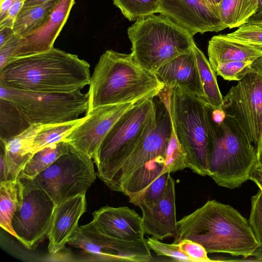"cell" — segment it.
Instances as JSON below:
<instances>
[{
    "mask_svg": "<svg viewBox=\"0 0 262 262\" xmlns=\"http://www.w3.org/2000/svg\"><path fill=\"white\" fill-rule=\"evenodd\" d=\"M90 66L59 49L11 58L0 70V85L23 91L68 93L89 85Z\"/></svg>",
    "mask_w": 262,
    "mask_h": 262,
    "instance_id": "obj_1",
    "label": "cell"
},
{
    "mask_svg": "<svg viewBox=\"0 0 262 262\" xmlns=\"http://www.w3.org/2000/svg\"><path fill=\"white\" fill-rule=\"evenodd\" d=\"M174 244L187 239L202 245L208 253H224L244 258L259 248L248 221L235 209L215 200L177 221Z\"/></svg>",
    "mask_w": 262,
    "mask_h": 262,
    "instance_id": "obj_2",
    "label": "cell"
},
{
    "mask_svg": "<svg viewBox=\"0 0 262 262\" xmlns=\"http://www.w3.org/2000/svg\"><path fill=\"white\" fill-rule=\"evenodd\" d=\"M89 85L88 112L100 106L154 98L164 88L156 73L141 66L131 53L112 50L101 55Z\"/></svg>",
    "mask_w": 262,
    "mask_h": 262,
    "instance_id": "obj_3",
    "label": "cell"
},
{
    "mask_svg": "<svg viewBox=\"0 0 262 262\" xmlns=\"http://www.w3.org/2000/svg\"><path fill=\"white\" fill-rule=\"evenodd\" d=\"M209 131L208 176L222 187L238 188L257 164L256 150L244 132L220 107L206 103Z\"/></svg>",
    "mask_w": 262,
    "mask_h": 262,
    "instance_id": "obj_4",
    "label": "cell"
},
{
    "mask_svg": "<svg viewBox=\"0 0 262 262\" xmlns=\"http://www.w3.org/2000/svg\"><path fill=\"white\" fill-rule=\"evenodd\" d=\"M127 34L135 60L155 73L195 44L189 31L160 14L137 19L128 28Z\"/></svg>",
    "mask_w": 262,
    "mask_h": 262,
    "instance_id": "obj_5",
    "label": "cell"
},
{
    "mask_svg": "<svg viewBox=\"0 0 262 262\" xmlns=\"http://www.w3.org/2000/svg\"><path fill=\"white\" fill-rule=\"evenodd\" d=\"M153 98L139 101L124 113L101 143L94 162L97 176L107 186L127 156L156 127Z\"/></svg>",
    "mask_w": 262,
    "mask_h": 262,
    "instance_id": "obj_6",
    "label": "cell"
},
{
    "mask_svg": "<svg viewBox=\"0 0 262 262\" xmlns=\"http://www.w3.org/2000/svg\"><path fill=\"white\" fill-rule=\"evenodd\" d=\"M171 120L186 155L188 168L208 176L209 131L206 102L176 88L165 92Z\"/></svg>",
    "mask_w": 262,
    "mask_h": 262,
    "instance_id": "obj_7",
    "label": "cell"
},
{
    "mask_svg": "<svg viewBox=\"0 0 262 262\" xmlns=\"http://www.w3.org/2000/svg\"><path fill=\"white\" fill-rule=\"evenodd\" d=\"M0 98L12 103L30 125L68 122L89 109L88 93L81 90L68 93L23 91L0 85Z\"/></svg>",
    "mask_w": 262,
    "mask_h": 262,
    "instance_id": "obj_8",
    "label": "cell"
},
{
    "mask_svg": "<svg viewBox=\"0 0 262 262\" xmlns=\"http://www.w3.org/2000/svg\"><path fill=\"white\" fill-rule=\"evenodd\" d=\"M69 146L67 153L61 156L33 179L56 205L86 193L97 176L94 160Z\"/></svg>",
    "mask_w": 262,
    "mask_h": 262,
    "instance_id": "obj_9",
    "label": "cell"
},
{
    "mask_svg": "<svg viewBox=\"0 0 262 262\" xmlns=\"http://www.w3.org/2000/svg\"><path fill=\"white\" fill-rule=\"evenodd\" d=\"M18 178L24 185V200L12 225L17 239L27 249L34 250L47 237L56 205L33 180Z\"/></svg>",
    "mask_w": 262,
    "mask_h": 262,
    "instance_id": "obj_10",
    "label": "cell"
},
{
    "mask_svg": "<svg viewBox=\"0 0 262 262\" xmlns=\"http://www.w3.org/2000/svg\"><path fill=\"white\" fill-rule=\"evenodd\" d=\"M68 244L83 250L92 261L149 262L152 259L144 238L134 241L115 238L100 233L91 222L78 226Z\"/></svg>",
    "mask_w": 262,
    "mask_h": 262,
    "instance_id": "obj_11",
    "label": "cell"
},
{
    "mask_svg": "<svg viewBox=\"0 0 262 262\" xmlns=\"http://www.w3.org/2000/svg\"><path fill=\"white\" fill-rule=\"evenodd\" d=\"M221 108L236 121L256 149L262 133V76L248 73L230 89Z\"/></svg>",
    "mask_w": 262,
    "mask_h": 262,
    "instance_id": "obj_12",
    "label": "cell"
},
{
    "mask_svg": "<svg viewBox=\"0 0 262 262\" xmlns=\"http://www.w3.org/2000/svg\"><path fill=\"white\" fill-rule=\"evenodd\" d=\"M157 117L156 127L123 161L107 186L111 189L119 191L121 185L138 169L155 159H165L171 130L170 115L165 97L160 98Z\"/></svg>",
    "mask_w": 262,
    "mask_h": 262,
    "instance_id": "obj_13",
    "label": "cell"
},
{
    "mask_svg": "<svg viewBox=\"0 0 262 262\" xmlns=\"http://www.w3.org/2000/svg\"><path fill=\"white\" fill-rule=\"evenodd\" d=\"M137 103L106 105L92 109L86 113L83 120L64 141L76 150L94 160L101 143L113 125L124 113Z\"/></svg>",
    "mask_w": 262,
    "mask_h": 262,
    "instance_id": "obj_14",
    "label": "cell"
},
{
    "mask_svg": "<svg viewBox=\"0 0 262 262\" xmlns=\"http://www.w3.org/2000/svg\"><path fill=\"white\" fill-rule=\"evenodd\" d=\"M158 13L169 18L193 35L227 28L204 0H160Z\"/></svg>",
    "mask_w": 262,
    "mask_h": 262,
    "instance_id": "obj_15",
    "label": "cell"
},
{
    "mask_svg": "<svg viewBox=\"0 0 262 262\" xmlns=\"http://www.w3.org/2000/svg\"><path fill=\"white\" fill-rule=\"evenodd\" d=\"M74 4L75 0H59L39 26L20 37L12 57L40 53L53 48Z\"/></svg>",
    "mask_w": 262,
    "mask_h": 262,
    "instance_id": "obj_16",
    "label": "cell"
},
{
    "mask_svg": "<svg viewBox=\"0 0 262 262\" xmlns=\"http://www.w3.org/2000/svg\"><path fill=\"white\" fill-rule=\"evenodd\" d=\"M174 187V181L170 176L165 192L157 201L137 205L142 212L145 233L159 240L178 234Z\"/></svg>",
    "mask_w": 262,
    "mask_h": 262,
    "instance_id": "obj_17",
    "label": "cell"
},
{
    "mask_svg": "<svg viewBox=\"0 0 262 262\" xmlns=\"http://www.w3.org/2000/svg\"><path fill=\"white\" fill-rule=\"evenodd\" d=\"M91 223L100 233L115 238L134 241L144 238L142 217L126 206L102 207L93 213Z\"/></svg>",
    "mask_w": 262,
    "mask_h": 262,
    "instance_id": "obj_18",
    "label": "cell"
},
{
    "mask_svg": "<svg viewBox=\"0 0 262 262\" xmlns=\"http://www.w3.org/2000/svg\"><path fill=\"white\" fill-rule=\"evenodd\" d=\"M85 193L70 198L56 205L47 237L50 254L62 250L78 227V222L86 211Z\"/></svg>",
    "mask_w": 262,
    "mask_h": 262,
    "instance_id": "obj_19",
    "label": "cell"
},
{
    "mask_svg": "<svg viewBox=\"0 0 262 262\" xmlns=\"http://www.w3.org/2000/svg\"><path fill=\"white\" fill-rule=\"evenodd\" d=\"M155 73L165 88H176L204 99V91L193 48L165 64Z\"/></svg>",
    "mask_w": 262,
    "mask_h": 262,
    "instance_id": "obj_20",
    "label": "cell"
},
{
    "mask_svg": "<svg viewBox=\"0 0 262 262\" xmlns=\"http://www.w3.org/2000/svg\"><path fill=\"white\" fill-rule=\"evenodd\" d=\"M208 55L214 70L217 64L227 61L252 62L262 56V48L236 41L226 34H220L209 41Z\"/></svg>",
    "mask_w": 262,
    "mask_h": 262,
    "instance_id": "obj_21",
    "label": "cell"
},
{
    "mask_svg": "<svg viewBox=\"0 0 262 262\" xmlns=\"http://www.w3.org/2000/svg\"><path fill=\"white\" fill-rule=\"evenodd\" d=\"M42 126L40 124H32L17 135L7 140H1V145L5 150L10 180L18 178L20 172L33 156V142Z\"/></svg>",
    "mask_w": 262,
    "mask_h": 262,
    "instance_id": "obj_22",
    "label": "cell"
},
{
    "mask_svg": "<svg viewBox=\"0 0 262 262\" xmlns=\"http://www.w3.org/2000/svg\"><path fill=\"white\" fill-rule=\"evenodd\" d=\"M24 190V184L19 178L0 182V226L16 239L12 221L15 213L22 206Z\"/></svg>",
    "mask_w": 262,
    "mask_h": 262,
    "instance_id": "obj_23",
    "label": "cell"
},
{
    "mask_svg": "<svg viewBox=\"0 0 262 262\" xmlns=\"http://www.w3.org/2000/svg\"><path fill=\"white\" fill-rule=\"evenodd\" d=\"M69 148L68 143L62 141L51 144L35 153L26 164L18 178L34 179L61 156L67 153Z\"/></svg>",
    "mask_w": 262,
    "mask_h": 262,
    "instance_id": "obj_24",
    "label": "cell"
},
{
    "mask_svg": "<svg viewBox=\"0 0 262 262\" xmlns=\"http://www.w3.org/2000/svg\"><path fill=\"white\" fill-rule=\"evenodd\" d=\"M193 50L204 91V100L213 107H220L223 98L218 86L215 72L203 52L195 44Z\"/></svg>",
    "mask_w": 262,
    "mask_h": 262,
    "instance_id": "obj_25",
    "label": "cell"
},
{
    "mask_svg": "<svg viewBox=\"0 0 262 262\" xmlns=\"http://www.w3.org/2000/svg\"><path fill=\"white\" fill-rule=\"evenodd\" d=\"M59 0H50L36 6L23 8L13 26L15 33L20 37L39 26L54 8Z\"/></svg>",
    "mask_w": 262,
    "mask_h": 262,
    "instance_id": "obj_26",
    "label": "cell"
},
{
    "mask_svg": "<svg viewBox=\"0 0 262 262\" xmlns=\"http://www.w3.org/2000/svg\"><path fill=\"white\" fill-rule=\"evenodd\" d=\"M84 118V117L68 122L42 125L33 142V155L51 144L64 141Z\"/></svg>",
    "mask_w": 262,
    "mask_h": 262,
    "instance_id": "obj_27",
    "label": "cell"
},
{
    "mask_svg": "<svg viewBox=\"0 0 262 262\" xmlns=\"http://www.w3.org/2000/svg\"><path fill=\"white\" fill-rule=\"evenodd\" d=\"M0 114L1 140H7L17 135L31 125L12 103L1 98Z\"/></svg>",
    "mask_w": 262,
    "mask_h": 262,
    "instance_id": "obj_28",
    "label": "cell"
},
{
    "mask_svg": "<svg viewBox=\"0 0 262 262\" xmlns=\"http://www.w3.org/2000/svg\"><path fill=\"white\" fill-rule=\"evenodd\" d=\"M186 168H188L187 156L177 138L171 121V134L166 150L162 173L166 172H174Z\"/></svg>",
    "mask_w": 262,
    "mask_h": 262,
    "instance_id": "obj_29",
    "label": "cell"
},
{
    "mask_svg": "<svg viewBox=\"0 0 262 262\" xmlns=\"http://www.w3.org/2000/svg\"><path fill=\"white\" fill-rule=\"evenodd\" d=\"M114 4L129 20L158 13L160 0H113Z\"/></svg>",
    "mask_w": 262,
    "mask_h": 262,
    "instance_id": "obj_30",
    "label": "cell"
},
{
    "mask_svg": "<svg viewBox=\"0 0 262 262\" xmlns=\"http://www.w3.org/2000/svg\"><path fill=\"white\" fill-rule=\"evenodd\" d=\"M226 35L236 41L262 48V23L248 21Z\"/></svg>",
    "mask_w": 262,
    "mask_h": 262,
    "instance_id": "obj_31",
    "label": "cell"
},
{
    "mask_svg": "<svg viewBox=\"0 0 262 262\" xmlns=\"http://www.w3.org/2000/svg\"><path fill=\"white\" fill-rule=\"evenodd\" d=\"M251 63L248 61H227L217 64L214 71L225 80L239 81L252 72Z\"/></svg>",
    "mask_w": 262,
    "mask_h": 262,
    "instance_id": "obj_32",
    "label": "cell"
},
{
    "mask_svg": "<svg viewBox=\"0 0 262 262\" xmlns=\"http://www.w3.org/2000/svg\"><path fill=\"white\" fill-rule=\"evenodd\" d=\"M149 248L158 256L171 257L175 261L193 262L192 260L180 249L178 244H167L153 237L146 239Z\"/></svg>",
    "mask_w": 262,
    "mask_h": 262,
    "instance_id": "obj_33",
    "label": "cell"
},
{
    "mask_svg": "<svg viewBox=\"0 0 262 262\" xmlns=\"http://www.w3.org/2000/svg\"><path fill=\"white\" fill-rule=\"evenodd\" d=\"M169 176V172L161 174L132 203L137 206L141 202L152 203L157 201L165 192Z\"/></svg>",
    "mask_w": 262,
    "mask_h": 262,
    "instance_id": "obj_34",
    "label": "cell"
},
{
    "mask_svg": "<svg viewBox=\"0 0 262 262\" xmlns=\"http://www.w3.org/2000/svg\"><path fill=\"white\" fill-rule=\"evenodd\" d=\"M251 229L262 248V190L251 198V211L248 220Z\"/></svg>",
    "mask_w": 262,
    "mask_h": 262,
    "instance_id": "obj_35",
    "label": "cell"
},
{
    "mask_svg": "<svg viewBox=\"0 0 262 262\" xmlns=\"http://www.w3.org/2000/svg\"><path fill=\"white\" fill-rule=\"evenodd\" d=\"M180 249L187 255L193 262H210L207 252L200 244L192 241L183 239L178 243Z\"/></svg>",
    "mask_w": 262,
    "mask_h": 262,
    "instance_id": "obj_36",
    "label": "cell"
},
{
    "mask_svg": "<svg viewBox=\"0 0 262 262\" xmlns=\"http://www.w3.org/2000/svg\"><path fill=\"white\" fill-rule=\"evenodd\" d=\"M240 2L241 0H222L219 7V16L226 28H232Z\"/></svg>",
    "mask_w": 262,
    "mask_h": 262,
    "instance_id": "obj_37",
    "label": "cell"
},
{
    "mask_svg": "<svg viewBox=\"0 0 262 262\" xmlns=\"http://www.w3.org/2000/svg\"><path fill=\"white\" fill-rule=\"evenodd\" d=\"M20 37L15 34L0 46V70L3 69L12 57Z\"/></svg>",
    "mask_w": 262,
    "mask_h": 262,
    "instance_id": "obj_38",
    "label": "cell"
},
{
    "mask_svg": "<svg viewBox=\"0 0 262 262\" xmlns=\"http://www.w3.org/2000/svg\"><path fill=\"white\" fill-rule=\"evenodd\" d=\"M25 0H16L9 9L4 18L0 20V28L11 27L13 28L15 19L23 8Z\"/></svg>",
    "mask_w": 262,
    "mask_h": 262,
    "instance_id": "obj_39",
    "label": "cell"
},
{
    "mask_svg": "<svg viewBox=\"0 0 262 262\" xmlns=\"http://www.w3.org/2000/svg\"><path fill=\"white\" fill-rule=\"evenodd\" d=\"M10 180L9 171L6 162L4 149L1 145L0 182Z\"/></svg>",
    "mask_w": 262,
    "mask_h": 262,
    "instance_id": "obj_40",
    "label": "cell"
},
{
    "mask_svg": "<svg viewBox=\"0 0 262 262\" xmlns=\"http://www.w3.org/2000/svg\"><path fill=\"white\" fill-rule=\"evenodd\" d=\"M250 180L253 181L262 190V166L257 165L254 168Z\"/></svg>",
    "mask_w": 262,
    "mask_h": 262,
    "instance_id": "obj_41",
    "label": "cell"
},
{
    "mask_svg": "<svg viewBox=\"0 0 262 262\" xmlns=\"http://www.w3.org/2000/svg\"><path fill=\"white\" fill-rule=\"evenodd\" d=\"M13 28L11 27H4L0 28V46L14 36Z\"/></svg>",
    "mask_w": 262,
    "mask_h": 262,
    "instance_id": "obj_42",
    "label": "cell"
},
{
    "mask_svg": "<svg viewBox=\"0 0 262 262\" xmlns=\"http://www.w3.org/2000/svg\"><path fill=\"white\" fill-rule=\"evenodd\" d=\"M16 0H2L0 1V20L2 19Z\"/></svg>",
    "mask_w": 262,
    "mask_h": 262,
    "instance_id": "obj_43",
    "label": "cell"
},
{
    "mask_svg": "<svg viewBox=\"0 0 262 262\" xmlns=\"http://www.w3.org/2000/svg\"><path fill=\"white\" fill-rule=\"evenodd\" d=\"M251 67L252 71L256 72L262 76V56L253 61Z\"/></svg>",
    "mask_w": 262,
    "mask_h": 262,
    "instance_id": "obj_44",
    "label": "cell"
},
{
    "mask_svg": "<svg viewBox=\"0 0 262 262\" xmlns=\"http://www.w3.org/2000/svg\"><path fill=\"white\" fill-rule=\"evenodd\" d=\"M212 8L215 14L219 16V7L222 0H204Z\"/></svg>",
    "mask_w": 262,
    "mask_h": 262,
    "instance_id": "obj_45",
    "label": "cell"
},
{
    "mask_svg": "<svg viewBox=\"0 0 262 262\" xmlns=\"http://www.w3.org/2000/svg\"><path fill=\"white\" fill-rule=\"evenodd\" d=\"M256 150L257 154V165L262 166V133L259 141L256 147Z\"/></svg>",
    "mask_w": 262,
    "mask_h": 262,
    "instance_id": "obj_46",
    "label": "cell"
},
{
    "mask_svg": "<svg viewBox=\"0 0 262 262\" xmlns=\"http://www.w3.org/2000/svg\"><path fill=\"white\" fill-rule=\"evenodd\" d=\"M50 0H25L23 8H27L48 2Z\"/></svg>",
    "mask_w": 262,
    "mask_h": 262,
    "instance_id": "obj_47",
    "label": "cell"
},
{
    "mask_svg": "<svg viewBox=\"0 0 262 262\" xmlns=\"http://www.w3.org/2000/svg\"><path fill=\"white\" fill-rule=\"evenodd\" d=\"M248 21L262 23V11L256 13L252 16Z\"/></svg>",
    "mask_w": 262,
    "mask_h": 262,
    "instance_id": "obj_48",
    "label": "cell"
},
{
    "mask_svg": "<svg viewBox=\"0 0 262 262\" xmlns=\"http://www.w3.org/2000/svg\"><path fill=\"white\" fill-rule=\"evenodd\" d=\"M255 257L257 259L256 261H262V252L260 251H258Z\"/></svg>",
    "mask_w": 262,
    "mask_h": 262,
    "instance_id": "obj_49",
    "label": "cell"
},
{
    "mask_svg": "<svg viewBox=\"0 0 262 262\" xmlns=\"http://www.w3.org/2000/svg\"><path fill=\"white\" fill-rule=\"evenodd\" d=\"M258 9L256 13L262 11V0H258Z\"/></svg>",
    "mask_w": 262,
    "mask_h": 262,
    "instance_id": "obj_50",
    "label": "cell"
},
{
    "mask_svg": "<svg viewBox=\"0 0 262 262\" xmlns=\"http://www.w3.org/2000/svg\"><path fill=\"white\" fill-rule=\"evenodd\" d=\"M2 1V0H0V1Z\"/></svg>",
    "mask_w": 262,
    "mask_h": 262,
    "instance_id": "obj_51",
    "label": "cell"
}]
</instances>
